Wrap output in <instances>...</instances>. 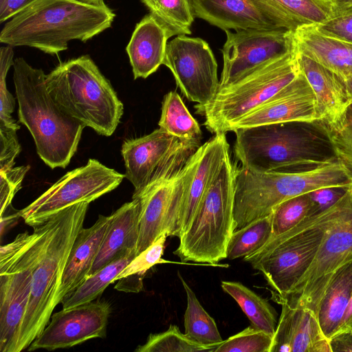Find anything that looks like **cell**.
Returning <instances> with one entry per match:
<instances>
[{
    "mask_svg": "<svg viewBox=\"0 0 352 352\" xmlns=\"http://www.w3.org/2000/svg\"><path fill=\"white\" fill-rule=\"evenodd\" d=\"M140 211L139 199H132L111 214L110 223L88 276L100 270L124 251L137 250Z\"/></svg>",
    "mask_w": 352,
    "mask_h": 352,
    "instance_id": "484cf974",
    "label": "cell"
},
{
    "mask_svg": "<svg viewBox=\"0 0 352 352\" xmlns=\"http://www.w3.org/2000/svg\"><path fill=\"white\" fill-rule=\"evenodd\" d=\"M111 314L106 301H91L54 314L28 351L67 349L88 340L104 338Z\"/></svg>",
    "mask_w": 352,
    "mask_h": 352,
    "instance_id": "2e32d148",
    "label": "cell"
},
{
    "mask_svg": "<svg viewBox=\"0 0 352 352\" xmlns=\"http://www.w3.org/2000/svg\"><path fill=\"white\" fill-rule=\"evenodd\" d=\"M219 88L294 50L293 31L285 28L226 30Z\"/></svg>",
    "mask_w": 352,
    "mask_h": 352,
    "instance_id": "5bb4252c",
    "label": "cell"
},
{
    "mask_svg": "<svg viewBox=\"0 0 352 352\" xmlns=\"http://www.w3.org/2000/svg\"><path fill=\"white\" fill-rule=\"evenodd\" d=\"M273 336L249 326L223 340L214 352H271Z\"/></svg>",
    "mask_w": 352,
    "mask_h": 352,
    "instance_id": "74e56055",
    "label": "cell"
},
{
    "mask_svg": "<svg viewBox=\"0 0 352 352\" xmlns=\"http://www.w3.org/2000/svg\"><path fill=\"white\" fill-rule=\"evenodd\" d=\"M195 16L223 30L280 28L252 0H190Z\"/></svg>",
    "mask_w": 352,
    "mask_h": 352,
    "instance_id": "cb8c5ba5",
    "label": "cell"
},
{
    "mask_svg": "<svg viewBox=\"0 0 352 352\" xmlns=\"http://www.w3.org/2000/svg\"><path fill=\"white\" fill-rule=\"evenodd\" d=\"M160 128L182 140L199 141L202 132L197 121L188 111L179 95L171 91L162 102Z\"/></svg>",
    "mask_w": 352,
    "mask_h": 352,
    "instance_id": "4dcf8cb0",
    "label": "cell"
},
{
    "mask_svg": "<svg viewBox=\"0 0 352 352\" xmlns=\"http://www.w3.org/2000/svg\"><path fill=\"white\" fill-rule=\"evenodd\" d=\"M295 54L300 70L316 96L317 122L324 129L335 127L352 104V95L344 80L309 58Z\"/></svg>",
    "mask_w": 352,
    "mask_h": 352,
    "instance_id": "ffe728a7",
    "label": "cell"
},
{
    "mask_svg": "<svg viewBox=\"0 0 352 352\" xmlns=\"http://www.w3.org/2000/svg\"><path fill=\"white\" fill-rule=\"evenodd\" d=\"M344 81H345V83L346 85V87H347L349 91H350V93L352 95V76H351L348 79L345 80Z\"/></svg>",
    "mask_w": 352,
    "mask_h": 352,
    "instance_id": "681fc988",
    "label": "cell"
},
{
    "mask_svg": "<svg viewBox=\"0 0 352 352\" xmlns=\"http://www.w3.org/2000/svg\"><path fill=\"white\" fill-rule=\"evenodd\" d=\"M163 65L171 71L188 100L204 105L216 95L219 87L217 63L204 40L177 36L168 42Z\"/></svg>",
    "mask_w": 352,
    "mask_h": 352,
    "instance_id": "9a60e30c",
    "label": "cell"
},
{
    "mask_svg": "<svg viewBox=\"0 0 352 352\" xmlns=\"http://www.w3.org/2000/svg\"><path fill=\"white\" fill-rule=\"evenodd\" d=\"M19 122L30 131L41 159L51 168H65L77 151L84 126L65 114L50 96L41 69L23 58L13 63Z\"/></svg>",
    "mask_w": 352,
    "mask_h": 352,
    "instance_id": "277c9868",
    "label": "cell"
},
{
    "mask_svg": "<svg viewBox=\"0 0 352 352\" xmlns=\"http://www.w3.org/2000/svg\"><path fill=\"white\" fill-rule=\"evenodd\" d=\"M333 16L352 10V0H329Z\"/></svg>",
    "mask_w": 352,
    "mask_h": 352,
    "instance_id": "c3c4849f",
    "label": "cell"
},
{
    "mask_svg": "<svg viewBox=\"0 0 352 352\" xmlns=\"http://www.w3.org/2000/svg\"><path fill=\"white\" fill-rule=\"evenodd\" d=\"M272 221L271 213L234 230L227 246L226 258L244 257L264 245L272 236Z\"/></svg>",
    "mask_w": 352,
    "mask_h": 352,
    "instance_id": "e575fe53",
    "label": "cell"
},
{
    "mask_svg": "<svg viewBox=\"0 0 352 352\" xmlns=\"http://www.w3.org/2000/svg\"><path fill=\"white\" fill-rule=\"evenodd\" d=\"M89 202L58 212L43 224L32 270L30 300L21 324L16 352L28 349L48 324L73 243L83 223Z\"/></svg>",
    "mask_w": 352,
    "mask_h": 352,
    "instance_id": "3957f363",
    "label": "cell"
},
{
    "mask_svg": "<svg viewBox=\"0 0 352 352\" xmlns=\"http://www.w3.org/2000/svg\"><path fill=\"white\" fill-rule=\"evenodd\" d=\"M352 260V186L333 206L316 254L285 297L292 305L317 310L331 278Z\"/></svg>",
    "mask_w": 352,
    "mask_h": 352,
    "instance_id": "8fae6325",
    "label": "cell"
},
{
    "mask_svg": "<svg viewBox=\"0 0 352 352\" xmlns=\"http://www.w3.org/2000/svg\"><path fill=\"white\" fill-rule=\"evenodd\" d=\"M125 175L95 159L67 172L18 214L34 228L69 206L91 202L116 188Z\"/></svg>",
    "mask_w": 352,
    "mask_h": 352,
    "instance_id": "7c38bea8",
    "label": "cell"
},
{
    "mask_svg": "<svg viewBox=\"0 0 352 352\" xmlns=\"http://www.w3.org/2000/svg\"><path fill=\"white\" fill-rule=\"evenodd\" d=\"M331 186H352V176L338 160L298 170L257 173L238 167L234 200L235 230L270 214L288 199Z\"/></svg>",
    "mask_w": 352,
    "mask_h": 352,
    "instance_id": "8992f818",
    "label": "cell"
},
{
    "mask_svg": "<svg viewBox=\"0 0 352 352\" xmlns=\"http://www.w3.org/2000/svg\"><path fill=\"white\" fill-rule=\"evenodd\" d=\"M29 169L30 166L28 165L0 170L1 217L3 216L14 195L21 188L23 179Z\"/></svg>",
    "mask_w": 352,
    "mask_h": 352,
    "instance_id": "60d3db41",
    "label": "cell"
},
{
    "mask_svg": "<svg viewBox=\"0 0 352 352\" xmlns=\"http://www.w3.org/2000/svg\"><path fill=\"white\" fill-rule=\"evenodd\" d=\"M333 206L306 217L290 230L270 239L254 253L243 257L245 261L263 274L276 298L287 296L311 264Z\"/></svg>",
    "mask_w": 352,
    "mask_h": 352,
    "instance_id": "ba28073f",
    "label": "cell"
},
{
    "mask_svg": "<svg viewBox=\"0 0 352 352\" xmlns=\"http://www.w3.org/2000/svg\"><path fill=\"white\" fill-rule=\"evenodd\" d=\"M83 2L94 3V4H102L104 3V0H79Z\"/></svg>",
    "mask_w": 352,
    "mask_h": 352,
    "instance_id": "f907efd6",
    "label": "cell"
},
{
    "mask_svg": "<svg viewBox=\"0 0 352 352\" xmlns=\"http://www.w3.org/2000/svg\"><path fill=\"white\" fill-rule=\"evenodd\" d=\"M111 215L100 214L95 223L82 228L73 243L56 296L57 305L88 276L100 248Z\"/></svg>",
    "mask_w": 352,
    "mask_h": 352,
    "instance_id": "d4e9b609",
    "label": "cell"
},
{
    "mask_svg": "<svg viewBox=\"0 0 352 352\" xmlns=\"http://www.w3.org/2000/svg\"><path fill=\"white\" fill-rule=\"evenodd\" d=\"M317 120L315 94L300 70L294 80L270 100L232 124L229 131L261 124Z\"/></svg>",
    "mask_w": 352,
    "mask_h": 352,
    "instance_id": "e0dca14e",
    "label": "cell"
},
{
    "mask_svg": "<svg viewBox=\"0 0 352 352\" xmlns=\"http://www.w3.org/2000/svg\"><path fill=\"white\" fill-rule=\"evenodd\" d=\"M276 26L294 31L321 24L333 16L329 0H252Z\"/></svg>",
    "mask_w": 352,
    "mask_h": 352,
    "instance_id": "4316f807",
    "label": "cell"
},
{
    "mask_svg": "<svg viewBox=\"0 0 352 352\" xmlns=\"http://www.w3.org/2000/svg\"><path fill=\"white\" fill-rule=\"evenodd\" d=\"M312 26L323 34L352 43V10L334 15L325 22Z\"/></svg>",
    "mask_w": 352,
    "mask_h": 352,
    "instance_id": "b9f144b4",
    "label": "cell"
},
{
    "mask_svg": "<svg viewBox=\"0 0 352 352\" xmlns=\"http://www.w3.org/2000/svg\"><path fill=\"white\" fill-rule=\"evenodd\" d=\"M182 140L159 128L146 135L123 142L121 153L124 175L134 186L132 198L147 187L155 171Z\"/></svg>",
    "mask_w": 352,
    "mask_h": 352,
    "instance_id": "d6986e66",
    "label": "cell"
},
{
    "mask_svg": "<svg viewBox=\"0 0 352 352\" xmlns=\"http://www.w3.org/2000/svg\"><path fill=\"white\" fill-rule=\"evenodd\" d=\"M271 352H331L316 314L310 309L292 305L284 298Z\"/></svg>",
    "mask_w": 352,
    "mask_h": 352,
    "instance_id": "ac0fdd59",
    "label": "cell"
},
{
    "mask_svg": "<svg viewBox=\"0 0 352 352\" xmlns=\"http://www.w3.org/2000/svg\"><path fill=\"white\" fill-rule=\"evenodd\" d=\"M197 160V150L182 167L149 184L138 197L132 198L138 199L140 204L137 255L163 234L175 236L184 193Z\"/></svg>",
    "mask_w": 352,
    "mask_h": 352,
    "instance_id": "4fadbf2b",
    "label": "cell"
},
{
    "mask_svg": "<svg viewBox=\"0 0 352 352\" xmlns=\"http://www.w3.org/2000/svg\"><path fill=\"white\" fill-rule=\"evenodd\" d=\"M295 53L305 56L344 80L352 76V43L327 36L312 25L293 31Z\"/></svg>",
    "mask_w": 352,
    "mask_h": 352,
    "instance_id": "603a6c76",
    "label": "cell"
},
{
    "mask_svg": "<svg viewBox=\"0 0 352 352\" xmlns=\"http://www.w3.org/2000/svg\"><path fill=\"white\" fill-rule=\"evenodd\" d=\"M16 130L0 126V170L14 167V160L21 152Z\"/></svg>",
    "mask_w": 352,
    "mask_h": 352,
    "instance_id": "7bdbcfd3",
    "label": "cell"
},
{
    "mask_svg": "<svg viewBox=\"0 0 352 352\" xmlns=\"http://www.w3.org/2000/svg\"><path fill=\"white\" fill-rule=\"evenodd\" d=\"M217 344H204L197 342L185 333H182L177 326L171 324L161 333H152L146 342L138 346L136 352H214Z\"/></svg>",
    "mask_w": 352,
    "mask_h": 352,
    "instance_id": "d590c367",
    "label": "cell"
},
{
    "mask_svg": "<svg viewBox=\"0 0 352 352\" xmlns=\"http://www.w3.org/2000/svg\"><path fill=\"white\" fill-rule=\"evenodd\" d=\"M186 294L187 307L184 314L185 334L192 340L204 344L223 342L214 320L200 304L195 294L178 274Z\"/></svg>",
    "mask_w": 352,
    "mask_h": 352,
    "instance_id": "1f68e13d",
    "label": "cell"
},
{
    "mask_svg": "<svg viewBox=\"0 0 352 352\" xmlns=\"http://www.w3.org/2000/svg\"><path fill=\"white\" fill-rule=\"evenodd\" d=\"M52 98L68 116L107 137L116 131L123 104L89 55L61 63L45 76Z\"/></svg>",
    "mask_w": 352,
    "mask_h": 352,
    "instance_id": "5b68a950",
    "label": "cell"
},
{
    "mask_svg": "<svg viewBox=\"0 0 352 352\" xmlns=\"http://www.w3.org/2000/svg\"><path fill=\"white\" fill-rule=\"evenodd\" d=\"M170 37L166 28L151 13L136 25L126 47L134 79L146 78L163 64Z\"/></svg>",
    "mask_w": 352,
    "mask_h": 352,
    "instance_id": "7402d4cb",
    "label": "cell"
},
{
    "mask_svg": "<svg viewBox=\"0 0 352 352\" xmlns=\"http://www.w3.org/2000/svg\"><path fill=\"white\" fill-rule=\"evenodd\" d=\"M38 0H0V22L3 23Z\"/></svg>",
    "mask_w": 352,
    "mask_h": 352,
    "instance_id": "f6af8a7d",
    "label": "cell"
},
{
    "mask_svg": "<svg viewBox=\"0 0 352 352\" xmlns=\"http://www.w3.org/2000/svg\"><path fill=\"white\" fill-rule=\"evenodd\" d=\"M115 14L105 3L38 0L6 23L0 42L58 54L73 40L85 42L111 26Z\"/></svg>",
    "mask_w": 352,
    "mask_h": 352,
    "instance_id": "7a4b0ae2",
    "label": "cell"
},
{
    "mask_svg": "<svg viewBox=\"0 0 352 352\" xmlns=\"http://www.w3.org/2000/svg\"><path fill=\"white\" fill-rule=\"evenodd\" d=\"M136 255V250L124 251L100 270L87 276L81 284L63 297L60 302L63 309L94 301L109 284L116 281L119 274Z\"/></svg>",
    "mask_w": 352,
    "mask_h": 352,
    "instance_id": "f1b7e54d",
    "label": "cell"
},
{
    "mask_svg": "<svg viewBox=\"0 0 352 352\" xmlns=\"http://www.w3.org/2000/svg\"><path fill=\"white\" fill-rule=\"evenodd\" d=\"M352 330V296L348 303L343 317L333 335Z\"/></svg>",
    "mask_w": 352,
    "mask_h": 352,
    "instance_id": "7dc6e473",
    "label": "cell"
},
{
    "mask_svg": "<svg viewBox=\"0 0 352 352\" xmlns=\"http://www.w3.org/2000/svg\"><path fill=\"white\" fill-rule=\"evenodd\" d=\"M20 233L0 248V351L16 352L32 288L39 232Z\"/></svg>",
    "mask_w": 352,
    "mask_h": 352,
    "instance_id": "30bf717a",
    "label": "cell"
},
{
    "mask_svg": "<svg viewBox=\"0 0 352 352\" xmlns=\"http://www.w3.org/2000/svg\"><path fill=\"white\" fill-rule=\"evenodd\" d=\"M352 296V260L342 266L331 278L317 310V318L327 338L338 327Z\"/></svg>",
    "mask_w": 352,
    "mask_h": 352,
    "instance_id": "83f0119b",
    "label": "cell"
},
{
    "mask_svg": "<svg viewBox=\"0 0 352 352\" xmlns=\"http://www.w3.org/2000/svg\"><path fill=\"white\" fill-rule=\"evenodd\" d=\"M171 36L191 34L195 14L190 0H141Z\"/></svg>",
    "mask_w": 352,
    "mask_h": 352,
    "instance_id": "836d02e7",
    "label": "cell"
},
{
    "mask_svg": "<svg viewBox=\"0 0 352 352\" xmlns=\"http://www.w3.org/2000/svg\"><path fill=\"white\" fill-rule=\"evenodd\" d=\"M221 288L235 300L251 322V326L274 336L276 313L268 301L242 283L222 281Z\"/></svg>",
    "mask_w": 352,
    "mask_h": 352,
    "instance_id": "f546056e",
    "label": "cell"
},
{
    "mask_svg": "<svg viewBox=\"0 0 352 352\" xmlns=\"http://www.w3.org/2000/svg\"><path fill=\"white\" fill-rule=\"evenodd\" d=\"M234 152L241 167L257 173L298 170L338 160L327 131L316 121L239 128Z\"/></svg>",
    "mask_w": 352,
    "mask_h": 352,
    "instance_id": "6da1fadb",
    "label": "cell"
},
{
    "mask_svg": "<svg viewBox=\"0 0 352 352\" xmlns=\"http://www.w3.org/2000/svg\"><path fill=\"white\" fill-rule=\"evenodd\" d=\"M324 129L329 135L338 160L352 176V104L337 126Z\"/></svg>",
    "mask_w": 352,
    "mask_h": 352,
    "instance_id": "ab89813d",
    "label": "cell"
},
{
    "mask_svg": "<svg viewBox=\"0 0 352 352\" xmlns=\"http://www.w3.org/2000/svg\"><path fill=\"white\" fill-rule=\"evenodd\" d=\"M229 148L226 133L215 134L198 148L197 164L184 193L175 236L179 239L185 232L205 191L230 154Z\"/></svg>",
    "mask_w": 352,
    "mask_h": 352,
    "instance_id": "44dd1931",
    "label": "cell"
},
{
    "mask_svg": "<svg viewBox=\"0 0 352 352\" xmlns=\"http://www.w3.org/2000/svg\"><path fill=\"white\" fill-rule=\"evenodd\" d=\"M14 52L12 46L7 45L0 49V126L19 130L20 126L13 119L15 100L6 85L8 72L13 65Z\"/></svg>",
    "mask_w": 352,
    "mask_h": 352,
    "instance_id": "f35d334b",
    "label": "cell"
},
{
    "mask_svg": "<svg viewBox=\"0 0 352 352\" xmlns=\"http://www.w3.org/2000/svg\"><path fill=\"white\" fill-rule=\"evenodd\" d=\"M311 207L309 192L288 199L276 206L272 212L270 239L290 230L307 217Z\"/></svg>",
    "mask_w": 352,
    "mask_h": 352,
    "instance_id": "8d00e7d4",
    "label": "cell"
},
{
    "mask_svg": "<svg viewBox=\"0 0 352 352\" xmlns=\"http://www.w3.org/2000/svg\"><path fill=\"white\" fill-rule=\"evenodd\" d=\"M168 235L163 234L146 250L136 255L119 274L115 289L124 292L138 293L142 290L144 277L152 267L168 263L162 258Z\"/></svg>",
    "mask_w": 352,
    "mask_h": 352,
    "instance_id": "d6a6232c",
    "label": "cell"
},
{
    "mask_svg": "<svg viewBox=\"0 0 352 352\" xmlns=\"http://www.w3.org/2000/svg\"><path fill=\"white\" fill-rule=\"evenodd\" d=\"M237 166L230 154L201 197L179 245L173 252L182 263L217 265L226 258L229 240L235 230L234 200Z\"/></svg>",
    "mask_w": 352,
    "mask_h": 352,
    "instance_id": "52a82bcc",
    "label": "cell"
},
{
    "mask_svg": "<svg viewBox=\"0 0 352 352\" xmlns=\"http://www.w3.org/2000/svg\"><path fill=\"white\" fill-rule=\"evenodd\" d=\"M329 343L331 352H352V330L332 336Z\"/></svg>",
    "mask_w": 352,
    "mask_h": 352,
    "instance_id": "bcb514c9",
    "label": "cell"
},
{
    "mask_svg": "<svg viewBox=\"0 0 352 352\" xmlns=\"http://www.w3.org/2000/svg\"><path fill=\"white\" fill-rule=\"evenodd\" d=\"M299 73L293 50L219 88L208 103L195 107L204 116V125L210 132L226 133L232 124L272 98Z\"/></svg>",
    "mask_w": 352,
    "mask_h": 352,
    "instance_id": "9c48e42d",
    "label": "cell"
},
{
    "mask_svg": "<svg viewBox=\"0 0 352 352\" xmlns=\"http://www.w3.org/2000/svg\"><path fill=\"white\" fill-rule=\"evenodd\" d=\"M350 187H324L309 192L311 207L308 217L323 212L335 204Z\"/></svg>",
    "mask_w": 352,
    "mask_h": 352,
    "instance_id": "ee69618b",
    "label": "cell"
}]
</instances>
